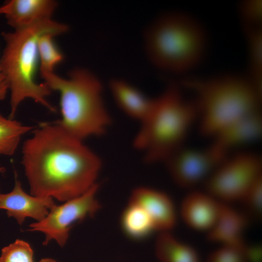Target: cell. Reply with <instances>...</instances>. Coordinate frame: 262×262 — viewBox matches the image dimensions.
<instances>
[{
    "label": "cell",
    "mask_w": 262,
    "mask_h": 262,
    "mask_svg": "<svg viewBox=\"0 0 262 262\" xmlns=\"http://www.w3.org/2000/svg\"><path fill=\"white\" fill-rule=\"evenodd\" d=\"M23 143L21 164L31 195L66 201L97 183L102 162L56 122L33 129Z\"/></svg>",
    "instance_id": "cell-1"
},
{
    "label": "cell",
    "mask_w": 262,
    "mask_h": 262,
    "mask_svg": "<svg viewBox=\"0 0 262 262\" xmlns=\"http://www.w3.org/2000/svg\"><path fill=\"white\" fill-rule=\"evenodd\" d=\"M181 85L194 95L199 130L204 136L213 138L234 121L260 110L262 92L247 77L189 78Z\"/></svg>",
    "instance_id": "cell-2"
},
{
    "label": "cell",
    "mask_w": 262,
    "mask_h": 262,
    "mask_svg": "<svg viewBox=\"0 0 262 262\" xmlns=\"http://www.w3.org/2000/svg\"><path fill=\"white\" fill-rule=\"evenodd\" d=\"M207 46L203 26L184 12L160 15L144 34V49L150 63L159 70L174 74L190 72L198 66Z\"/></svg>",
    "instance_id": "cell-3"
},
{
    "label": "cell",
    "mask_w": 262,
    "mask_h": 262,
    "mask_svg": "<svg viewBox=\"0 0 262 262\" xmlns=\"http://www.w3.org/2000/svg\"><path fill=\"white\" fill-rule=\"evenodd\" d=\"M68 30L67 25L50 19L12 33H1L6 44L0 66L11 92L9 118H14L20 104L28 98L50 112H56L47 100L52 91L45 82L38 83L35 81L39 61L37 42L44 34L56 36Z\"/></svg>",
    "instance_id": "cell-4"
},
{
    "label": "cell",
    "mask_w": 262,
    "mask_h": 262,
    "mask_svg": "<svg viewBox=\"0 0 262 262\" xmlns=\"http://www.w3.org/2000/svg\"><path fill=\"white\" fill-rule=\"evenodd\" d=\"M197 119L193 100L182 95L179 86L171 83L158 97L133 138L132 145L143 154L144 162H164L182 147L191 127Z\"/></svg>",
    "instance_id": "cell-5"
},
{
    "label": "cell",
    "mask_w": 262,
    "mask_h": 262,
    "mask_svg": "<svg viewBox=\"0 0 262 262\" xmlns=\"http://www.w3.org/2000/svg\"><path fill=\"white\" fill-rule=\"evenodd\" d=\"M41 76L51 91L60 95L62 117L56 123L82 141L106 133L112 118L104 101L102 83L96 75L77 68L69 72L67 79L54 72Z\"/></svg>",
    "instance_id": "cell-6"
},
{
    "label": "cell",
    "mask_w": 262,
    "mask_h": 262,
    "mask_svg": "<svg viewBox=\"0 0 262 262\" xmlns=\"http://www.w3.org/2000/svg\"><path fill=\"white\" fill-rule=\"evenodd\" d=\"M262 178V158L257 154L240 152L228 155L206 181L207 193L218 200H242L250 188Z\"/></svg>",
    "instance_id": "cell-7"
},
{
    "label": "cell",
    "mask_w": 262,
    "mask_h": 262,
    "mask_svg": "<svg viewBox=\"0 0 262 262\" xmlns=\"http://www.w3.org/2000/svg\"><path fill=\"white\" fill-rule=\"evenodd\" d=\"M99 187L97 183L81 196L62 205H54L43 220L31 224L28 230L44 233L46 237L43 245L54 240L60 246H64L72 225L87 217L94 216L101 208L96 198Z\"/></svg>",
    "instance_id": "cell-8"
},
{
    "label": "cell",
    "mask_w": 262,
    "mask_h": 262,
    "mask_svg": "<svg viewBox=\"0 0 262 262\" xmlns=\"http://www.w3.org/2000/svg\"><path fill=\"white\" fill-rule=\"evenodd\" d=\"M228 156L212 143L203 148L181 147L164 163L178 186L190 188L207 180Z\"/></svg>",
    "instance_id": "cell-9"
},
{
    "label": "cell",
    "mask_w": 262,
    "mask_h": 262,
    "mask_svg": "<svg viewBox=\"0 0 262 262\" xmlns=\"http://www.w3.org/2000/svg\"><path fill=\"white\" fill-rule=\"evenodd\" d=\"M129 203L141 207L151 219L155 230L168 231L174 227L177 213L171 198L163 192L139 186L132 190Z\"/></svg>",
    "instance_id": "cell-10"
},
{
    "label": "cell",
    "mask_w": 262,
    "mask_h": 262,
    "mask_svg": "<svg viewBox=\"0 0 262 262\" xmlns=\"http://www.w3.org/2000/svg\"><path fill=\"white\" fill-rule=\"evenodd\" d=\"M54 205L51 197L27 194L18 180H16L12 191L0 194V209L6 210L8 216L15 218L20 225L27 217L32 218L37 222L43 220Z\"/></svg>",
    "instance_id": "cell-11"
},
{
    "label": "cell",
    "mask_w": 262,
    "mask_h": 262,
    "mask_svg": "<svg viewBox=\"0 0 262 262\" xmlns=\"http://www.w3.org/2000/svg\"><path fill=\"white\" fill-rule=\"evenodd\" d=\"M209 193L193 191L184 198L180 214L194 229L209 231L217 222L224 204Z\"/></svg>",
    "instance_id": "cell-12"
},
{
    "label": "cell",
    "mask_w": 262,
    "mask_h": 262,
    "mask_svg": "<svg viewBox=\"0 0 262 262\" xmlns=\"http://www.w3.org/2000/svg\"><path fill=\"white\" fill-rule=\"evenodd\" d=\"M262 133V118L259 110L227 126L213 137L212 144L229 155L232 150L259 139Z\"/></svg>",
    "instance_id": "cell-13"
},
{
    "label": "cell",
    "mask_w": 262,
    "mask_h": 262,
    "mask_svg": "<svg viewBox=\"0 0 262 262\" xmlns=\"http://www.w3.org/2000/svg\"><path fill=\"white\" fill-rule=\"evenodd\" d=\"M57 6L52 0H10L1 7L7 24L16 30L51 19Z\"/></svg>",
    "instance_id": "cell-14"
},
{
    "label": "cell",
    "mask_w": 262,
    "mask_h": 262,
    "mask_svg": "<svg viewBox=\"0 0 262 262\" xmlns=\"http://www.w3.org/2000/svg\"><path fill=\"white\" fill-rule=\"evenodd\" d=\"M109 88L116 105L126 115L139 123L146 117L152 106V98L120 79H112Z\"/></svg>",
    "instance_id": "cell-15"
},
{
    "label": "cell",
    "mask_w": 262,
    "mask_h": 262,
    "mask_svg": "<svg viewBox=\"0 0 262 262\" xmlns=\"http://www.w3.org/2000/svg\"><path fill=\"white\" fill-rule=\"evenodd\" d=\"M247 225L245 215L224 204L217 222L208 231V239L222 245L243 244Z\"/></svg>",
    "instance_id": "cell-16"
},
{
    "label": "cell",
    "mask_w": 262,
    "mask_h": 262,
    "mask_svg": "<svg viewBox=\"0 0 262 262\" xmlns=\"http://www.w3.org/2000/svg\"><path fill=\"white\" fill-rule=\"evenodd\" d=\"M155 254L159 262H200L196 252L176 239L168 231H163L157 238Z\"/></svg>",
    "instance_id": "cell-17"
},
{
    "label": "cell",
    "mask_w": 262,
    "mask_h": 262,
    "mask_svg": "<svg viewBox=\"0 0 262 262\" xmlns=\"http://www.w3.org/2000/svg\"><path fill=\"white\" fill-rule=\"evenodd\" d=\"M120 224L126 236L135 240H143L155 230L151 219L145 210L131 203H129L124 210Z\"/></svg>",
    "instance_id": "cell-18"
},
{
    "label": "cell",
    "mask_w": 262,
    "mask_h": 262,
    "mask_svg": "<svg viewBox=\"0 0 262 262\" xmlns=\"http://www.w3.org/2000/svg\"><path fill=\"white\" fill-rule=\"evenodd\" d=\"M247 49L248 79L262 92V28L244 31Z\"/></svg>",
    "instance_id": "cell-19"
},
{
    "label": "cell",
    "mask_w": 262,
    "mask_h": 262,
    "mask_svg": "<svg viewBox=\"0 0 262 262\" xmlns=\"http://www.w3.org/2000/svg\"><path fill=\"white\" fill-rule=\"evenodd\" d=\"M34 128L0 114V155H14L22 137Z\"/></svg>",
    "instance_id": "cell-20"
},
{
    "label": "cell",
    "mask_w": 262,
    "mask_h": 262,
    "mask_svg": "<svg viewBox=\"0 0 262 262\" xmlns=\"http://www.w3.org/2000/svg\"><path fill=\"white\" fill-rule=\"evenodd\" d=\"M52 34H45L38 40L37 49L40 61L41 75L54 72L55 66L64 60V55L56 47Z\"/></svg>",
    "instance_id": "cell-21"
},
{
    "label": "cell",
    "mask_w": 262,
    "mask_h": 262,
    "mask_svg": "<svg viewBox=\"0 0 262 262\" xmlns=\"http://www.w3.org/2000/svg\"><path fill=\"white\" fill-rule=\"evenodd\" d=\"M237 12L244 31L262 28L261 0L241 1L237 6Z\"/></svg>",
    "instance_id": "cell-22"
},
{
    "label": "cell",
    "mask_w": 262,
    "mask_h": 262,
    "mask_svg": "<svg viewBox=\"0 0 262 262\" xmlns=\"http://www.w3.org/2000/svg\"><path fill=\"white\" fill-rule=\"evenodd\" d=\"M206 262H249L244 244L226 245L211 253Z\"/></svg>",
    "instance_id": "cell-23"
},
{
    "label": "cell",
    "mask_w": 262,
    "mask_h": 262,
    "mask_svg": "<svg viewBox=\"0 0 262 262\" xmlns=\"http://www.w3.org/2000/svg\"><path fill=\"white\" fill-rule=\"evenodd\" d=\"M0 262H34L33 250L28 243L17 239L2 249Z\"/></svg>",
    "instance_id": "cell-24"
},
{
    "label": "cell",
    "mask_w": 262,
    "mask_h": 262,
    "mask_svg": "<svg viewBox=\"0 0 262 262\" xmlns=\"http://www.w3.org/2000/svg\"><path fill=\"white\" fill-rule=\"evenodd\" d=\"M262 178L259 179L248 190L243 201L253 214L260 215L262 202Z\"/></svg>",
    "instance_id": "cell-25"
},
{
    "label": "cell",
    "mask_w": 262,
    "mask_h": 262,
    "mask_svg": "<svg viewBox=\"0 0 262 262\" xmlns=\"http://www.w3.org/2000/svg\"><path fill=\"white\" fill-rule=\"evenodd\" d=\"M8 89L6 77L0 66V100L5 99Z\"/></svg>",
    "instance_id": "cell-26"
},
{
    "label": "cell",
    "mask_w": 262,
    "mask_h": 262,
    "mask_svg": "<svg viewBox=\"0 0 262 262\" xmlns=\"http://www.w3.org/2000/svg\"><path fill=\"white\" fill-rule=\"evenodd\" d=\"M39 262H58L51 258H44L40 260Z\"/></svg>",
    "instance_id": "cell-27"
},
{
    "label": "cell",
    "mask_w": 262,
    "mask_h": 262,
    "mask_svg": "<svg viewBox=\"0 0 262 262\" xmlns=\"http://www.w3.org/2000/svg\"><path fill=\"white\" fill-rule=\"evenodd\" d=\"M5 171V169L1 166L0 164V173H3V172H4Z\"/></svg>",
    "instance_id": "cell-28"
}]
</instances>
